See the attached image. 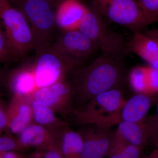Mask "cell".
<instances>
[{"mask_svg":"<svg viewBox=\"0 0 158 158\" xmlns=\"http://www.w3.org/2000/svg\"><path fill=\"white\" fill-rule=\"evenodd\" d=\"M121 61L109 55L94 60L79 77V91L86 98L91 99L108 90L118 88L124 74Z\"/></svg>","mask_w":158,"mask_h":158,"instance_id":"1","label":"cell"},{"mask_svg":"<svg viewBox=\"0 0 158 158\" xmlns=\"http://www.w3.org/2000/svg\"><path fill=\"white\" fill-rule=\"evenodd\" d=\"M31 26L36 55L52 45L56 29V9L45 0H21L16 6Z\"/></svg>","mask_w":158,"mask_h":158,"instance_id":"2","label":"cell"},{"mask_svg":"<svg viewBox=\"0 0 158 158\" xmlns=\"http://www.w3.org/2000/svg\"><path fill=\"white\" fill-rule=\"evenodd\" d=\"M82 32L99 49L114 59L122 60L127 54L123 36L113 31L93 6L89 7L79 25Z\"/></svg>","mask_w":158,"mask_h":158,"instance_id":"3","label":"cell"},{"mask_svg":"<svg viewBox=\"0 0 158 158\" xmlns=\"http://www.w3.org/2000/svg\"><path fill=\"white\" fill-rule=\"evenodd\" d=\"M0 22L19 59L34 50V37L27 20L20 10L6 0H0Z\"/></svg>","mask_w":158,"mask_h":158,"instance_id":"4","label":"cell"},{"mask_svg":"<svg viewBox=\"0 0 158 158\" xmlns=\"http://www.w3.org/2000/svg\"><path fill=\"white\" fill-rule=\"evenodd\" d=\"M102 16L135 32L153 23L135 0H91Z\"/></svg>","mask_w":158,"mask_h":158,"instance_id":"5","label":"cell"},{"mask_svg":"<svg viewBox=\"0 0 158 158\" xmlns=\"http://www.w3.org/2000/svg\"><path fill=\"white\" fill-rule=\"evenodd\" d=\"M121 90L115 88L91 99L85 113L88 123L95 125L111 127L121 122L120 112L125 103Z\"/></svg>","mask_w":158,"mask_h":158,"instance_id":"6","label":"cell"},{"mask_svg":"<svg viewBox=\"0 0 158 158\" xmlns=\"http://www.w3.org/2000/svg\"><path fill=\"white\" fill-rule=\"evenodd\" d=\"M51 47L74 68L88 60L99 49L78 30L62 31Z\"/></svg>","mask_w":158,"mask_h":158,"instance_id":"7","label":"cell"},{"mask_svg":"<svg viewBox=\"0 0 158 158\" xmlns=\"http://www.w3.org/2000/svg\"><path fill=\"white\" fill-rule=\"evenodd\" d=\"M34 66L35 82L40 88L59 81L65 70L74 68L52 47L36 55Z\"/></svg>","mask_w":158,"mask_h":158,"instance_id":"8","label":"cell"},{"mask_svg":"<svg viewBox=\"0 0 158 158\" xmlns=\"http://www.w3.org/2000/svg\"><path fill=\"white\" fill-rule=\"evenodd\" d=\"M114 132L110 127L94 125L83 138L81 158H104L112 144Z\"/></svg>","mask_w":158,"mask_h":158,"instance_id":"9","label":"cell"},{"mask_svg":"<svg viewBox=\"0 0 158 158\" xmlns=\"http://www.w3.org/2000/svg\"><path fill=\"white\" fill-rule=\"evenodd\" d=\"M89 9L81 0H63L56 9V21L62 31L78 30L82 19Z\"/></svg>","mask_w":158,"mask_h":158,"instance_id":"10","label":"cell"},{"mask_svg":"<svg viewBox=\"0 0 158 158\" xmlns=\"http://www.w3.org/2000/svg\"><path fill=\"white\" fill-rule=\"evenodd\" d=\"M127 53L138 55L158 70V43L146 34L135 32L132 39L126 44Z\"/></svg>","mask_w":158,"mask_h":158,"instance_id":"11","label":"cell"},{"mask_svg":"<svg viewBox=\"0 0 158 158\" xmlns=\"http://www.w3.org/2000/svg\"><path fill=\"white\" fill-rule=\"evenodd\" d=\"M151 96L138 93L126 101L120 112L121 122L138 123L143 120L151 107Z\"/></svg>","mask_w":158,"mask_h":158,"instance_id":"12","label":"cell"},{"mask_svg":"<svg viewBox=\"0 0 158 158\" xmlns=\"http://www.w3.org/2000/svg\"><path fill=\"white\" fill-rule=\"evenodd\" d=\"M70 92L67 84L60 81L47 87L40 88L35 92V101L49 107L56 104L59 99L67 96Z\"/></svg>","mask_w":158,"mask_h":158,"instance_id":"13","label":"cell"},{"mask_svg":"<svg viewBox=\"0 0 158 158\" xmlns=\"http://www.w3.org/2000/svg\"><path fill=\"white\" fill-rule=\"evenodd\" d=\"M143 148L128 143L114 132L107 158H141Z\"/></svg>","mask_w":158,"mask_h":158,"instance_id":"14","label":"cell"},{"mask_svg":"<svg viewBox=\"0 0 158 158\" xmlns=\"http://www.w3.org/2000/svg\"><path fill=\"white\" fill-rule=\"evenodd\" d=\"M35 85L34 73L27 69H21L15 72L12 75L11 86L15 93L24 95L31 92Z\"/></svg>","mask_w":158,"mask_h":158,"instance_id":"15","label":"cell"},{"mask_svg":"<svg viewBox=\"0 0 158 158\" xmlns=\"http://www.w3.org/2000/svg\"><path fill=\"white\" fill-rule=\"evenodd\" d=\"M84 141L81 136L70 131L65 134L62 142V151L64 158H81Z\"/></svg>","mask_w":158,"mask_h":158,"instance_id":"16","label":"cell"},{"mask_svg":"<svg viewBox=\"0 0 158 158\" xmlns=\"http://www.w3.org/2000/svg\"><path fill=\"white\" fill-rule=\"evenodd\" d=\"M129 78L131 86L137 93L148 94L147 67H135L131 72Z\"/></svg>","mask_w":158,"mask_h":158,"instance_id":"17","label":"cell"},{"mask_svg":"<svg viewBox=\"0 0 158 158\" xmlns=\"http://www.w3.org/2000/svg\"><path fill=\"white\" fill-rule=\"evenodd\" d=\"M45 136V130L40 125L28 127L22 132L20 141L27 145L37 146L42 144Z\"/></svg>","mask_w":158,"mask_h":158,"instance_id":"18","label":"cell"},{"mask_svg":"<svg viewBox=\"0 0 158 158\" xmlns=\"http://www.w3.org/2000/svg\"><path fill=\"white\" fill-rule=\"evenodd\" d=\"M31 117V109L27 105L20 107L18 115L11 122L10 128L14 133L22 132L27 127Z\"/></svg>","mask_w":158,"mask_h":158,"instance_id":"19","label":"cell"},{"mask_svg":"<svg viewBox=\"0 0 158 158\" xmlns=\"http://www.w3.org/2000/svg\"><path fill=\"white\" fill-rule=\"evenodd\" d=\"M33 113L35 120L40 124H49L54 121L55 115L49 107L35 101L33 103Z\"/></svg>","mask_w":158,"mask_h":158,"instance_id":"20","label":"cell"},{"mask_svg":"<svg viewBox=\"0 0 158 158\" xmlns=\"http://www.w3.org/2000/svg\"><path fill=\"white\" fill-rule=\"evenodd\" d=\"M18 59L8 42L0 22V63H10Z\"/></svg>","mask_w":158,"mask_h":158,"instance_id":"21","label":"cell"},{"mask_svg":"<svg viewBox=\"0 0 158 158\" xmlns=\"http://www.w3.org/2000/svg\"><path fill=\"white\" fill-rule=\"evenodd\" d=\"M138 5L154 23L158 20V0H137Z\"/></svg>","mask_w":158,"mask_h":158,"instance_id":"22","label":"cell"},{"mask_svg":"<svg viewBox=\"0 0 158 158\" xmlns=\"http://www.w3.org/2000/svg\"><path fill=\"white\" fill-rule=\"evenodd\" d=\"M148 94L152 95L158 92V70L152 66L147 67Z\"/></svg>","mask_w":158,"mask_h":158,"instance_id":"23","label":"cell"},{"mask_svg":"<svg viewBox=\"0 0 158 158\" xmlns=\"http://www.w3.org/2000/svg\"><path fill=\"white\" fill-rule=\"evenodd\" d=\"M16 148V142L13 139L8 137H0V153L11 152Z\"/></svg>","mask_w":158,"mask_h":158,"instance_id":"24","label":"cell"},{"mask_svg":"<svg viewBox=\"0 0 158 158\" xmlns=\"http://www.w3.org/2000/svg\"><path fill=\"white\" fill-rule=\"evenodd\" d=\"M8 124V119L0 104V130L5 128Z\"/></svg>","mask_w":158,"mask_h":158,"instance_id":"25","label":"cell"},{"mask_svg":"<svg viewBox=\"0 0 158 158\" xmlns=\"http://www.w3.org/2000/svg\"><path fill=\"white\" fill-rule=\"evenodd\" d=\"M145 34L158 43V29H154L147 31Z\"/></svg>","mask_w":158,"mask_h":158,"instance_id":"26","label":"cell"},{"mask_svg":"<svg viewBox=\"0 0 158 158\" xmlns=\"http://www.w3.org/2000/svg\"><path fill=\"white\" fill-rule=\"evenodd\" d=\"M44 158H63L61 154L56 151H51L46 154Z\"/></svg>","mask_w":158,"mask_h":158,"instance_id":"27","label":"cell"},{"mask_svg":"<svg viewBox=\"0 0 158 158\" xmlns=\"http://www.w3.org/2000/svg\"><path fill=\"white\" fill-rule=\"evenodd\" d=\"M156 123L157 127L156 139V148L158 147V102L157 105V113L155 115Z\"/></svg>","mask_w":158,"mask_h":158,"instance_id":"28","label":"cell"},{"mask_svg":"<svg viewBox=\"0 0 158 158\" xmlns=\"http://www.w3.org/2000/svg\"><path fill=\"white\" fill-rule=\"evenodd\" d=\"M45 1L48 2L50 4H51L53 7H54L56 9V8L58 6V5L63 0H45Z\"/></svg>","mask_w":158,"mask_h":158,"instance_id":"29","label":"cell"},{"mask_svg":"<svg viewBox=\"0 0 158 158\" xmlns=\"http://www.w3.org/2000/svg\"><path fill=\"white\" fill-rule=\"evenodd\" d=\"M2 158H18L17 156L15 153L11 152L5 153L3 155Z\"/></svg>","mask_w":158,"mask_h":158,"instance_id":"30","label":"cell"},{"mask_svg":"<svg viewBox=\"0 0 158 158\" xmlns=\"http://www.w3.org/2000/svg\"><path fill=\"white\" fill-rule=\"evenodd\" d=\"M147 158H158V147L155 148L153 151Z\"/></svg>","mask_w":158,"mask_h":158,"instance_id":"31","label":"cell"},{"mask_svg":"<svg viewBox=\"0 0 158 158\" xmlns=\"http://www.w3.org/2000/svg\"><path fill=\"white\" fill-rule=\"evenodd\" d=\"M6 1L9 4H11V6L15 7L21 0H6Z\"/></svg>","mask_w":158,"mask_h":158,"instance_id":"32","label":"cell"},{"mask_svg":"<svg viewBox=\"0 0 158 158\" xmlns=\"http://www.w3.org/2000/svg\"><path fill=\"white\" fill-rule=\"evenodd\" d=\"M4 72L2 69L0 68V82L2 80L4 77Z\"/></svg>","mask_w":158,"mask_h":158,"instance_id":"33","label":"cell"},{"mask_svg":"<svg viewBox=\"0 0 158 158\" xmlns=\"http://www.w3.org/2000/svg\"><path fill=\"white\" fill-rule=\"evenodd\" d=\"M4 153H0V158H2Z\"/></svg>","mask_w":158,"mask_h":158,"instance_id":"34","label":"cell"}]
</instances>
